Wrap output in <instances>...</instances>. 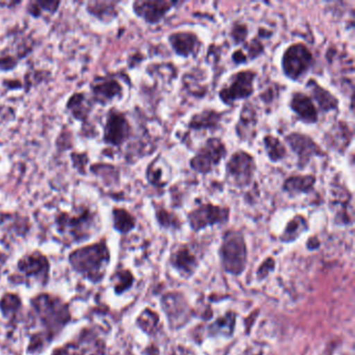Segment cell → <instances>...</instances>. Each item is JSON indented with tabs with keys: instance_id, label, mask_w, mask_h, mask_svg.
<instances>
[{
	"instance_id": "1",
	"label": "cell",
	"mask_w": 355,
	"mask_h": 355,
	"mask_svg": "<svg viewBox=\"0 0 355 355\" xmlns=\"http://www.w3.org/2000/svg\"><path fill=\"white\" fill-rule=\"evenodd\" d=\"M98 222L97 211L87 205H80L72 211H60L55 215L57 232L70 243L88 240L94 234Z\"/></svg>"
},
{
	"instance_id": "2",
	"label": "cell",
	"mask_w": 355,
	"mask_h": 355,
	"mask_svg": "<svg viewBox=\"0 0 355 355\" xmlns=\"http://www.w3.org/2000/svg\"><path fill=\"white\" fill-rule=\"evenodd\" d=\"M33 309L44 326L42 331L53 340L71 320L69 306L59 297L41 294L33 299Z\"/></svg>"
},
{
	"instance_id": "3",
	"label": "cell",
	"mask_w": 355,
	"mask_h": 355,
	"mask_svg": "<svg viewBox=\"0 0 355 355\" xmlns=\"http://www.w3.org/2000/svg\"><path fill=\"white\" fill-rule=\"evenodd\" d=\"M110 259L111 255L107 241L103 240L76 249L70 254L69 261L78 273L92 282H99L105 275Z\"/></svg>"
},
{
	"instance_id": "4",
	"label": "cell",
	"mask_w": 355,
	"mask_h": 355,
	"mask_svg": "<svg viewBox=\"0 0 355 355\" xmlns=\"http://www.w3.org/2000/svg\"><path fill=\"white\" fill-rule=\"evenodd\" d=\"M34 49L35 40L31 35L19 30L8 33L0 38V71H14Z\"/></svg>"
},
{
	"instance_id": "5",
	"label": "cell",
	"mask_w": 355,
	"mask_h": 355,
	"mask_svg": "<svg viewBox=\"0 0 355 355\" xmlns=\"http://www.w3.org/2000/svg\"><path fill=\"white\" fill-rule=\"evenodd\" d=\"M219 255L224 271L232 275H241L247 266V246L244 234L239 230H227L222 238Z\"/></svg>"
},
{
	"instance_id": "6",
	"label": "cell",
	"mask_w": 355,
	"mask_h": 355,
	"mask_svg": "<svg viewBox=\"0 0 355 355\" xmlns=\"http://www.w3.org/2000/svg\"><path fill=\"white\" fill-rule=\"evenodd\" d=\"M315 60L311 49L303 43H294L286 47L282 58V70L292 82L302 80L313 68Z\"/></svg>"
},
{
	"instance_id": "7",
	"label": "cell",
	"mask_w": 355,
	"mask_h": 355,
	"mask_svg": "<svg viewBox=\"0 0 355 355\" xmlns=\"http://www.w3.org/2000/svg\"><path fill=\"white\" fill-rule=\"evenodd\" d=\"M227 157V147L223 140L211 137L196 151L189 162L191 169L197 174L207 175Z\"/></svg>"
},
{
	"instance_id": "8",
	"label": "cell",
	"mask_w": 355,
	"mask_h": 355,
	"mask_svg": "<svg viewBox=\"0 0 355 355\" xmlns=\"http://www.w3.org/2000/svg\"><path fill=\"white\" fill-rule=\"evenodd\" d=\"M257 162L252 155L245 150H238L230 155L225 164V174L228 182L239 189L247 188L254 180Z\"/></svg>"
},
{
	"instance_id": "9",
	"label": "cell",
	"mask_w": 355,
	"mask_h": 355,
	"mask_svg": "<svg viewBox=\"0 0 355 355\" xmlns=\"http://www.w3.org/2000/svg\"><path fill=\"white\" fill-rule=\"evenodd\" d=\"M132 136V126L124 112L111 107L103 126V142L112 148H121Z\"/></svg>"
},
{
	"instance_id": "10",
	"label": "cell",
	"mask_w": 355,
	"mask_h": 355,
	"mask_svg": "<svg viewBox=\"0 0 355 355\" xmlns=\"http://www.w3.org/2000/svg\"><path fill=\"white\" fill-rule=\"evenodd\" d=\"M257 72L247 69L236 72L230 76L227 85L220 89V101L224 105H234L236 101H247L254 94V80Z\"/></svg>"
},
{
	"instance_id": "11",
	"label": "cell",
	"mask_w": 355,
	"mask_h": 355,
	"mask_svg": "<svg viewBox=\"0 0 355 355\" xmlns=\"http://www.w3.org/2000/svg\"><path fill=\"white\" fill-rule=\"evenodd\" d=\"M88 94L95 105L107 107L122 99L124 87L116 76H97L89 85Z\"/></svg>"
},
{
	"instance_id": "12",
	"label": "cell",
	"mask_w": 355,
	"mask_h": 355,
	"mask_svg": "<svg viewBox=\"0 0 355 355\" xmlns=\"http://www.w3.org/2000/svg\"><path fill=\"white\" fill-rule=\"evenodd\" d=\"M230 217V207L205 202L201 203L188 214V222L191 230L198 232L211 226L227 223Z\"/></svg>"
},
{
	"instance_id": "13",
	"label": "cell",
	"mask_w": 355,
	"mask_h": 355,
	"mask_svg": "<svg viewBox=\"0 0 355 355\" xmlns=\"http://www.w3.org/2000/svg\"><path fill=\"white\" fill-rule=\"evenodd\" d=\"M286 146L297 157V167L304 170L313 157H326V153L309 135L293 132L284 137Z\"/></svg>"
},
{
	"instance_id": "14",
	"label": "cell",
	"mask_w": 355,
	"mask_h": 355,
	"mask_svg": "<svg viewBox=\"0 0 355 355\" xmlns=\"http://www.w3.org/2000/svg\"><path fill=\"white\" fill-rule=\"evenodd\" d=\"M184 3V1L180 3L170 0H138L132 3V12L145 24L155 26L163 21L174 8Z\"/></svg>"
},
{
	"instance_id": "15",
	"label": "cell",
	"mask_w": 355,
	"mask_h": 355,
	"mask_svg": "<svg viewBox=\"0 0 355 355\" xmlns=\"http://www.w3.org/2000/svg\"><path fill=\"white\" fill-rule=\"evenodd\" d=\"M162 307L169 320L170 327L174 329L184 327L190 320V307L180 293L166 294L162 298Z\"/></svg>"
},
{
	"instance_id": "16",
	"label": "cell",
	"mask_w": 355,
	"mask_h": 355,
	"mask_svg": "<svg viewBox=\"0 0 355 355\" xmlns=\"http://www.w3.org/2000/svg\"><path fill=\"white\" fill-rule=\"evenodd\" d=\"M168 43L178 57L188 59L196 57L201 49V41L195 33L182 31L168 36Z\"/></svg>"
},
{
	"instance_id": "17",
	"label": "cell",
	"mask_w": 355,
	"mask_h": 355,
	"mask_svg": "<svg viewBox=\"0 0 355 355\" xmlns=\"http://www.w3.org/2000/svg\"><path fill=\"white\" fill-rule=\"evenodd\" d=\"M18 269L26 277H35L42 284H46L49 275V261L47 257L39 251L24 255L19 263Z\"/></svg>"
},
{
	"instance_id": "18",
	"label": "cell",
	"mask_w": 355,
	"mask_h": 355,
	"mask_svg": "<svg viewBox=\"0 0 355 355\" xmlns=\"http://www.w3.org/2000/svg\"><path fill=\"white\" fill-rule=\"evenodd\" d=\"M288 107L302 123L313 125L319 121V112L307 93L301 91L293 93Z\"/></svg>"
},
{
	"instance_id": "19",
	"label": "cell",
	"mask_w": 355,
	"mask_h": 355,
	"mask_svg": "<svg viewBox=\"0 0 355 355\" xmlns=\"http://www.w3.org/2000/svg\"><path fill=\"white\" fill-rule=\"evenodd\" d=\"M305 87L309 91L311 101H313V103H315V105L318 112L327 114L330 112L338 111V105H340L338 99L330 91L322 87L317 80L309 78Z\"/></svg>"
},
{
	"instance_id": "20",
	"label": "cell",
	"mask_w": 355,
	"mask_h": 355,
	"mask_svg": "<svg viewBox=\"0 0 355 355\" xmlns=\"http://www.w3.org/2000/svg\"><path fill=\"white\" fill-rule=\"evenodd\" d=\"M65 107L73 119L80 122L83 126H85L88 125L89 119L92 115L95 105L91 101L88 93L80 91V92L73 93L68 98Z\"/></svg>"
},
{
	"instance_id": "21",
	"label": "cell",
	"mask_w": 355,
	"mask_h": 355,
	"mask_svg": "<svg viewBox=\"0 0 355 355\" xmlns=\"http://www.w3.org/2000/svg\"><path fill=\"white\" fill-rule=\"evenodd\" d=\"M352 130L349 128L348 124L344 121H338L326 132L324 136L325 144L336 153L344 155L346 149L350 146L352 142Z\"/></svg>"
},
{
	"instance_id": "22",
	"label": "cell",
	"mask_w": 355,
	"mask_h": 355,
	"mask_svg": "<svg viewBox=\"0 0 355 355\" xmlns=\"http://www.w3.org/2000/svg\"><path fill=\"white\" fill-rule=\"evenodd\" d=\"M259 122L257 110L250 103H246L241 110L240 117L236 125V136L240 140H250L254 137Z\"/></svg>"
},
{
	"instance_id": "23",
	"label": "cell",
	"mask_w": 355,
	"mask_h": 355,
	"mask_svg": "<svg viewBox=\"0 0 355 355\" xmlns=\"http://www.w3.org/2000/svg\"><path fill=\"white\" fill-rule=\"evenodd\" d=\"M315 182H317V176L315 174L291 175L284 180L282 191L291 197L309 194L315 190Z\"/></svg>"
},
{
	"instance_id": "24",
	"label": "cell",
	"mask_w": 355,
	"mask_h": 355,
	"mask_svg": "<svg viewBox=\"0 0 355 355\" xmlns=\"http://www.w3.org/2000/svg\"><path fill=\"white\" fill-rule=\"evenodd\" d=\"M146 180L150 186L163 189L171 180V167L161 155L153 159L146 169Z\"/></svg>"
},
{
	"instance_id": "25",
	"label": "cell",
	"mask_w": 355,
	"mask_h": 355,
	"mask_svg": "<svg viewBox=\"0 0 355 355\" xmlns=\"http://www.w3.org/2000/svg\"><path fill=\"white\" fill-rule=\"evenodd\" d=\"M171 265L182 275L190 277L198 267V259L188 245H182L178 247V250L172 253Z\"/></svg>"
},
{
	"instance_id": "26",
	"label": "cell",
	"mask_w": 355,
	"mask_h": 355,
	"mask_svg": "<svg viewBox=\"0 0 355 355\" xmlns=\"http://www.w3.org/2000/svg\"><path fill=\"white\" fill-rule=\"evenodd\" d=\"M223 113L214 109H205L199 113L194 114L188 123L190 130H216L221 124Z\"/></svg>"
},
{
	"instance_id": "27",
	"label": "cell",
	"mask_w": 355,
	"mask_h": 355,
	"mask_svg": "<svg viewBox=\"0 0 355 355\" xmlns=\"http://www.w3.org/2000/svg\"><path fill=\"white\" fill-rule=\"evenodd\" d=\"M86 11L105 24H112L119 16L117 1H89L86 3Z\"/></svg>"
},
{
	"instance_id": "28",
	"label": "cell",
	"mask_w": 355,
	"mask_h": 355,
	"mask_svg": "<svg viewBox=\"0 0 355 355\" xmlns=\"http://www.w3.org/2000/svg\"><path fill=\"white\" fill-rule=\"evenodd\" d=\"M309 230V221L302 215H296L286 223L284 232L280 234L279 240L282 243H293L300 238Z\"/></svg>"
},
{
	"instance_id": "29",
	"label": "cell",
	"mask_w": 355,
	"mask_h": 355,
	"mask_svg": "<svg viewBox=\"0 0 355 355\" xmlns=\"http://www.w3.org/2000/svg\"><path fill=\"white\" fill-rule=\"evenodd\" d=\"M263 149L271 163H279L288 157V148L282 141L272 135H266L263 139Z\"/></svg>"
},
{
	"instance_id": "30",
	"label": "cell",
	"mask_w": 355,
	"mask_h": 355,
	"mask_svg": "<svg viewBox=\"0 0 355 355\" xmlns=\"http://www.w3.org/2000/svg\"><path fill=\"white\" fill-rule=\"evenodd\" d=\"M112 218H113L114 228L120 234H128L136 228V218L124 207H114L112 211Z\"/></svg>"
},
{
	"instance_id": "31",
	"label": "cell",
	"mask_w": 355,
	"mask_h": 355,
	"mask_svg": "<svg viewBox=\"0 0 355 355\" xmlns=\"http://www.w3.org/2000/svg\"><path fill=\"white\" fill-rule=\"evenodd\" d=\"M61 7L60 1H51V0H44V1H30L26 6V13L32 16L35 19H41L45 16L55 15L59 11Z\"/></svg>"
},
{
	"instance_id": "32",
	"label": "cell",
	"mask_w": 355,
	"mask_h": 355,
	"mask_svg": "<svg viewBox=\"0 0 355 355\" xmlns=\"http://www.w3.org/2000/svg\"><path fill=\"white\" fill-rule=\"evenodd\" d=\"M236 313L230 311L224 317L209 326V334L211 336H225L230 338L234 334L236 327Z\"/></svg>"
},
{
	"instance_id": "33",
	"label": "cell",
	"mask_w": 355,
	"mask_h": 355,
	"mask_svg": "<svg viewBox=\"0 0 355 355\" xmlns=\"http://www.w3.org/2000/svg\"><path fill=\"white\" fill-rule=\"evenodd\" d=\"M155 219L164 230H180L182 221L173 211H168L163 205H155Z\"/></svg>"
},
{
	"instance_id": "34",
	"label": "cell",
	"mask_w": 355,
	"mask_h": 355,
	"mask_svg": "<svg viewBox=\"0 0 355 355\" xmlns=\"http://www.w3.org/2000/svg\"><path fill=\"white\" fill-rule=\"evenodd\" d=\"M21 299L15 294L3 295L0 300V309L3 311V315L10 321H15L21 311Z\"/></svg>"
},
{
	"instance_id": "35",
	"label": "cell",
	"mask_w": 355,
	"mask_h": 355,
	"mask_svg": "<svg viewBox=\"0 0 355 355\" xmlns=\"http://www.w3.org/2000/svg\"><path fill=\"white\" fill-rule=\"evenodd\" d=\"M0 223L6 226L8 230L18 236H24L30 230V223L26 217L19 215H7L0 218Z\"/></svg>"
},
{
	"instance_id": "36",
	"label": "cell",
	"mask_w": 355,
	"mask_h": 355,
	"mask_svg": "<svg viewBox=\"0 0 355 355\" xmlns=\"http://www.w3.org/2000/svg\"><path fill=\"white\" fill-rule=\"evenodd\" d=\"M137 324L139 327L146 332V334H155L157 332V328L159 325V317L157 313L151 311V309H147L141 313L139 315L138 320H137Z\"/></svg>"
},
{
	"instance_id": "37",
	"label": "cell",
	"mask_w": 355,
	"mask_h": 355,
	"mask_svg": "<svg viewBox=\"0 0 355 355\" xmlns=\"http://www.w3.org/2000/svg\"><path fill=\"white\" fill-rule=\"evenodd\" d=\"M112 279H113L114 288L117 294L125 292L128 288H132V284H134V276L128 270H119L114 274Z\"/></svg>"
},
{
	"instance_id": "38",
	"label": "cell",
	"mask_w": 355,
	"mask_h": 355,
	"mask_svg": "<svg viewBox=\"0 0 355 355\" xmlns=\"http://www.w3.org/2000/svg\"><path fill=\"white\" fill-rule=\"evenodd\" d=\"M248 26L244 22L234 21L230 28V37L234 45H244L248 38Z\"/></svg>"
},
{
	"instance_id": "39",
	"label": "cell",
	"mask_w": 355,
	"mask_h": 355,
	"mask_svg": "<svg viewBox=\"0 0 355 355\" xmlns=\"http://www.w3.org/2000/svg\"><path fill=\"white\" fill-rule=\"evenodd\" d=\"M243 51H246L248 61H254L265 53V45L259 38H253L245 43Z\"/></svg>"
},
{
	"instance_id": "40",
	"label": "cell",
	"mask_w": 355,
	"mask_h": 355,
	"mask_svg": "<svg viewBox=\"0 0 355 355\" xmlns=\"http://www.w3.org/2000/svg\"><path fill=\"white\" fill-rule=\"evenodd\" d=\"M71 157L72 165L74 169L80 174L87 173V166L90 163V157L87 153H72L70 155Z\"/></svg>"
},
{
	"instance_id": "41",
	"label": "cell",
	"mask_w": 355,
	"mask_h": 355,
	"mask_svg": "<svg viewBox=\"0 0 355 355\" xmlns=\"http://www.w3.org/2000/svg\"><path fill=\"white\" fill-rule=\"evenodd\" d=\"M16 119V110L8 105H0V128Z\"/></svg>"
},
{
	"instance_id": "42",
	"label": "cell",
	"mask_w": 355,
	"mask_h": 355,
	"mask_svg": "<svg viewBox=\"0 0 355 355\" xmlns=\"http://www.w3.org/2000/svg\"><path fill=\"white\" fill-rule=\"evenodd\" d=\"M232 61L236 66L245 65L249 62L248 58H247L246 53L243 49H238V51L232 53Z\"/></svg>"
},
{
	"instance_id": "43",
	"label": "cell",
	"mask_w": 355,
	"mask_h": 355,
	"mask_svg": "<svg viewBox=\"0 0 355 355\" xmlns=\"http://www.w3.org/2000/svg\"><path fill=\"white\" fill-rule=\"evenodd\" d=\"M278 90L276 88H274V86L269 87L267 90L263 91V92L261 93L259 97H261V101L266 103H271L272 101L275 99V97H277Z\"/></svg>"
},
{
	"instance_id": "44",
	"label": "cell",
	"mask_w": 355,
	"mask_h": 355,
	"mask_svg": "<svg viewBox=\"0 0 355 355\" xmlns=\"http://www.w3.org/2000/svg\"><path fill=\"white\" fill-rule=\"evenodd\" d=\"M273 263L274 259L269 257V259H268L267 261H266L265 263L259 267V271H257V278H259V279H261L263 277L265 278L266 276H268V274L273 270L274 267L268 268V266H270Z\"/></svg>"
},
{
	"instance_id": "45",
	"label": "cell",
	"mask_w": 355,
	"mask_h": 355,
	"mask_svg": "<svg viewBox=\"0 0 355 355\" xmlns=\"http://www.w3.org/2000/svg\"><path fill=\"white\" fill-rule=\"evenodd\" d=\"M171 355H195L194 352L184 346H178L172 351Z\"/></svg>"
},
{
	"instance_id": "46",
	"label": "cell",
	"mask_w": 355,
	"mask_h": 355,
	"mask_svg": "<svg viewBox=\"0 0 355 355\" xmlns=\"http://www.w3.org/2000/svg\"><path fill=\"white\" fill-rule=\"evenodd\" d=\"M320 247V241L317 236H311L307 241V248L311 249V250H315V249H318Z\"/></svg>"
},
{
	"instance_id": "47",
	"label": "cell",
	"mask_w": 355,
	"mask_h": 355,
	"mask_svg": "<svg viewBox=\"0 0 355 355\" xmlns=\"http://www.w3.org/2000/svg\"><path fill=\"white\" fill-rule=\"evenodd\" d=\"M8 257L5 254V253L1 252L0 251V271L3 270V266L6 265V261H7Z\"/></svg>"
},
{
	"instance_id": "48",
	"label": "cell",
	"mask_w": 355,
	"mask_h": 355,
	"mask_svg": "<svg viewBox=\"0 0 355 355\" xmlns=\"http://www.w3.org/2000/svg\"></svg>"
}]
</instances>
